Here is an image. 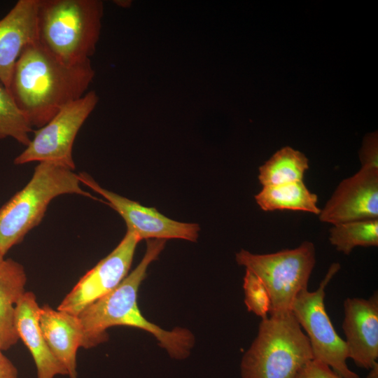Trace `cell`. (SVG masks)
I'll use <instances>...</instances> for the list:
<instances>
[{"instance_id":"cell-19","label":"cell","mask_w":378,"mask_h":378,"mask_svg":"<svg viewBox=\"0 0 378 378\" xmlns=\"http://www.w3.org/2000/svg\"><path fill=\"white\" fill-rule=\"evenodd\" d=\"M329 241L337 251L349 255L357 246H378V219L332 225Z\"/></svg>"},{"instance_id":"cell-11","label":"cell","mask_w":378,"mask_h":378,"mask_svg":"<svg viewBox=\"0 0 378 378\" xmlns=\"http://www.w3.org/2000/svg\"><path fill=\"white\" fill-rule=\"evenodd\" d=\"M318 216L331 225L378 219V169L361 167L342 180Z\"/></svg>"},{"instance_id":"cell-12","label":"cell","mask_w":378,"mask_h":378,"mask_svg":"<svg viewBox=\"0 0 378 378\" xmlns=\"http://www.w3.org/2000/svg\"><path fill=\"white\" fill-rule=\"evenodd\" d=\"M342 323L349 358L370 370L378 358V294L368 299L348 298L344 302Z\"/></svg>"},{"instance_id":"cell-14","label":"cell","mask_w":378,"mask_h":378,"mask_svg":"<svg viewBox=\"0 0 378 378\" xmlns=\"http://www.w3.org/2000/svg\"><path fill=\"white\" fill-rule=\"evenodd\" d=\"M40 307L36 295L26 291L18 302L15 325L19 337L29 349L36 365L37 378H55L67 372L51 352L39 325Z\"/></svg>"},{"instance_id":"cell-8","label":"cell","mask_w":378,"mask_h":378,"mask_svg":"<svg viewBox=\"0 0 378 378\" xmlns=\"http://www.w3.org/2000/svg\"><path fill=\"white\" fill-rule=\"evenodd\" d=\"M97 102L95 92L90 91L64 106L45 125L34 132L33 138L15 157L14 164L45 162L74 170L72 156L74 140Z\"/></svg>"},{"instance_id":"cell-16","label":"cell","mask_w":378,"mask_h":378,"mask_svg":"<svg viewBox=\"0 0 378 378\" xmlns=\"http://www.w3.org/2000/svg\"><path fill=\"white\" fill-rule=\"evenodd\" d=\"M27 280L20 263L11 258L0 261V348L3 351L19 340L15 313L18 302L26 292Z\"/></svg>"},{"instance_id":"cell-9","label":"cell","mask_w":378,"mask_h":378,"mask_svg":"<svg viewBox=\"0 0 378 378\" xmlns=\"http://www.w3.org/2000/svg\"><path fill=\"white\" fill-rule=\"evenodd\" d=\"M140 241L135 233L127 230L118 246L80 279L57 309L78 316L116 288L127 276Z\"/></svg>"},{"instance_id":"cell-23","label":"cell","mask_w":378,"mask_h":378,"mask_svg":"<svg viewBox=\"0 0 378 378\" xmlns=\"http://www.w3.org/2000/svg\"><path fill=\"white\" fill-rule=\"evenodd\" d=\"M300 378H342L329 366L313 359L304 369Z\"/></svg>"},{"instance_id":"cell-6","label":"cell","mask_w":378,"mask_h":378,"mask_svg":"<svg viewBox=\"0 0 378 378\" xmlns=\"http://www.w3.org/2000/svg\"><path fill=\"white\" fill-rule=\"evenodd\" d=\"M235 258L265 286L271 300V314L291 311L297 295L307 289L316 262V250L312 242L305 241L295 248L267 254H254L241 249Z\"/></svg>"},{"instance_id":"cell-22","label":"cell","mask_w":378,"mask_h":378,"mask_svg":"<svg viewBox=\"0 0 378 378\" xmlns=\"http://www.w3.org/2000/svg\"><path fill=\"white\" fill-rule=\"evenodd\" d=\"M361 167L378 169V136L377 132L367 134L363 139L359 152Z\"/></svg>"},{"instance_id":"cell-18","label":"cell","mask_w":378,"mask_h":378,"mask_svg":"<svg viewBox=\"0 0 378 378\" xmlns=\"http://www.w3.org/2000/svg\"><path fill=\"white\" fill-rule=\"evenodd\" d=\"M308 169L309 160L304 154L286 146L259 167L258 180L262 187L300 181Z\"/></svg>"},{"instance_id":"cell-5","label":"cell","mask_w":378,"mask_h":378,"mask_svg":"<svg viewBox=\"0 0 378 378\" xmlns=\"http://www.w3.org/2000/svg\"><path fill=\"white\" fill-rule=\"evenodd\" d=\"M80 183L74 170L39 162L26 186L0 208V253L4 257L41 223L54 198L75 194L96 199Z\"/></svg>"},{"instance_id":"cell-21","label":"cell","mask_w":378,"mask_h":378,"mask_svg":"<svg viewBox=\"0 0 378 378\" xmlns=\"http://www.w3.org/2000/svg\"><path fill=\"white\" fill-rule=\"evenodd\" d=\"M243 287L244 302L248 310L262 319L267 318L271 309V300L261 280L252 272L246 270Z\"/></svg>"},{"instance_id":"cell-26","label":"cell","mask_w":378,"mask_h":378,"mask_svg":"<svg viewBox=\"0 0 378 378\" xmlns=\"http://www.w3.org/2000/svg\"><path fill=\"white\" fill-rule=\"evenodd\" d=\"M4 259V257L0 253V261Z\"/></svg>"},{"instance_id":"cell-2","label":"cell","mask_w":378,"mask_h":378,"mask_svg":"<svg viewBox=\"0 0 378 378\" xmlns=\"http://www.w3.org/2000/svg\"><path fill=\"white\" fill-rule=\"evenodd\" d=\"M166 240L148 239L146 253L134 270L110 293L94 301L78 315L82 330L81 347H94L108 340L106 330L114 326L137 328L151 333L171 357L186 358L194 344L192 333L183 328L165 330L148 321L137 304L139 286L150 264L163 250Z\"/></svg>"},{"instance_id":"cell-15","label":"cell","mask_w":378,"mask_h":378,"mask_svg":"<svg viewBox=\"0 0 378 378\" xmlns=\"http://www.w3.org/2000/svg\"><path fill=\"white\" fill-rule=\"evenodd\" d=\"M39 325L52 354L63 365L69 378H78L76 355L83 342V330L78 316L40 307Z\"/></svg>"},{"instance_id":"cell-4","label":"cell","mask_w":378,"mask_h":378,"mask_svg":"<svg viewBox=\"0 0 378 378\" xmlns=\"http://www.w3.org/2000/svg\"><path fill=\"white\" fill-rule=\"evenodd\" d=\"M314 359L307 336L291 311L271 313L240 365L242 378H300Z\"/></svg>"},{"instance_id":"cell-10","label":"cell","mask_w":378,"mask_h":378,"mask_svg":"<svg viewBox=\"0 0 378 378\" xmlns=\"http://www.w3.org/2000/svg\"><path fill=\"white\" fill-rule=\"evenodd\" d=\"M78 174L80 183L103 197L124 219L127 230L135 233L141 240L180 239L196 241L200 229L198 224L172 220L155 208L143 206L102 188L86 172Z\"/></svg>"},{"instance_id":"cell-13","label":"cell","mask_w":378,"mask_h":378,"mask_svg":"<svg viewBox=\"0 0 378 378\" xmlns=\"http://www.w3.org/2000/svg\"><path fill=\"white\" fill-rule=\"evenodd\" d=\"M38 2L19 0L0 18V83L7 89L22 50L37 40Z\"/></svg>"},{"instance_id":"cell-1","label":"cell","mask_w":378,"mask_h":378,"mask_svg":"<svg viewBox=\"0 0 378 378\" xmlns=\"http://www.w3.org/2000/svg\"><path fill=\"white\" fill-rule=\"evenodd\" d=\"M94 76L90 61L64 64L36 40L20 54L8 90L30 125L40 128L84 96Z\"/></svg>"},{"instance_id":"cell-20","label":"cell","mask_w":378,"mask_h":378,"mask_svg":"<svg viewBox=\"0 0 378 378\" xmlns=\"http://www.w3.org/2000/svg\"><path fill=\"white\" fill-rule=\"evenodd\" d=\"M32 128L9 90L0 83V139L10 137L26 146Z\"/></svg>"},{"instance_id":"cell-24","label":"cell","mask_w":378,"mask_h":378,"mask_svg":"<svg viewBox=\"0 0 378 378\" xmlns=\"http://www.w3.org/2000/svg\"><path fill=\"white\" fill-rule=\"evenodd\" d=\"M0 348V378H18V370Z\"/></svg>"},{"instance_id":"cell-3","label":"cell","mask_w":378,"mask_h":378,"mask_svg":"<svg viewBox=\"0 0 378 378\" xmlns=\"http://www.w3.org/2000/svg\"><path fill=\"white\" fill-rule=\"evenodd\" d=\"M102 14V4L97 0H38L37 41L64 64L90 61Z\"/></svg>"},{"instance_id":"cell-25","label":"cell","mask_w":378,"mask_h":378,"mask_svg":"<svg viewBox=\"0 0 378 378\" xmlns=\"http://www.w3.org/2000/svg\"><path fill=\"white\" fill-rule=\"evenodd\" d=\"M370 372L366 378H378V363H376L370 370Z\"/></svg>"},{"instance_id":"cell-17","label":"cell","mask_w":378,"mask_h":378,"mask_svg":"<svg viewBox=\"0 0 378 378\" xmlns=\"http://www.w3.org/2000/svg\"><path fill=\"white\" fill-rule=\"evenodd\" d=\"M257 204L265 211L290 210L318 215V197L309 191L303 181L262 187L255 195Z\"/></svg>"},{"instance_id":"cell-7","label":"cell","mask_w":378,"mask_h":378,"mask_svg":"<svg viewBox=\"0 0 378 378\" xmlns=\"http://www.w3.org/2000/svg\"><path fill=\"white\" fill-rule=\"evenodd\" d=\"M340 269L338 262L332 263L318 288L300 292L290 310L307 333L314 359L327 365L342 378H360L347 365L345 342L335 330L325 307L326 288Z\"/></svg>"}]
</instances>
